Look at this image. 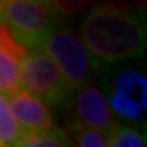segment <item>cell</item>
<instances>
[{
  "mask_svg": "<svg viewBox=\"0 0 147 147\" xmlns=\"http://www.w3.org/2000/svg\"><path fill=\"white\" fill-rule=\"evenodd\" d=\"M146 33V10L121 3L92 7L80 23V39L96 69L144 56Z\"/></svg>",
  "mask_w": 147,
  "mask_h": 147,
  "instance_id": "obj_1",
  "label": "cell"
},
{
  "mask_svg": "<svg viewBox=\"0 0 147 147\" xmlns=\"http://www.w3.org/2000/svg\"><path fill=\"white\" fill-rule=\"evenodd\" d=\"M2 23L21 47L26 51H39L47 34L62 21L53 2L5 0Z\"/></svg>",
  "mask_w": 147,
  "mask_h": 147,
  "instance_id": "obj_2",
  "label": "cell"
},
{
  "mask_svg": "<svg viewBox=\"0 0 147 147\" xmlns=\"http://www.w3.org/2000/svg\"><path fill=\"white\" fill-rule=\"evenodd\" d=\"M39 51L53 59L64 80L74 92L90 84L95 70H98L80 36L64 23L57 25L47 34Z\"/></svg>",
  "mask_w": 147,
  "mask_h": 147,
  "instance_id": "obj_3",
  "label": "cell"
},
{
  "mask_svg": "<svg viewBox=\"0 0 147 147\" xmlns=\"http://www.w3.org/2000/svg\"><path fill=\"white\" fill-rule=\"evenodd\" d=\"M20 88L56 108L69 106L74 96L57 65L42 51H28L21 61Z\"/></svg>",
  "mask_w": 147,
  "mask_h": 147,
  "instance_id": "obj_4",
  "label": "cell"
},
{
  "mask_svg": "<svg viewBox=\"0 0 147 147\" xmlns=\"http://www.w3.org/2000/svg\"><path fill=\"white\" fill-rule=\"evenodd\" d=\"M74 110L77 123L85 127L95 129L105 136H110L119 126L113 110L110 108L108 96L101 88L93 84H87L74 92Z\"/></svg>",
  "mask_w": 147,
  "mask_h": 147,
  "instance_id": "obj_5",
  "label": "cell"
},
{
  "mask_svg": "<svg viewBox=\"0 0 147 147\" xmlns=\"http://www.w3.org/2000/svg\"><path fill=\"white\" fill-rule=\"evenodd\" d=\"M7 100L16 124L23 132H44L57 127L49 106L25 90L20 88L16 93L7 96Z\"/></svg>",
  "mask_w": 147,
  "mask_h": 147,
  "instance_id": "obj_6",
  "label": "cell"
},
{
  "mask_svg": "<svg viewBox=\"0 0 147 147\" xmlns=\"http://www.w3.org/2000/svg\"><path fill=\"white\" fill-rule=\"evenodd\" d=\"M26 53L0 23V95L10 96L20 90V65Z\"/></svg>",
  "mask_w": 147,
  "mask_h": 147,
  "instance_id": "obj_7",
  "label": "cell"
},
{
  "mask_svg": "<svg viewBox=\"0 0 147 147\" xmlns=\"http://www.w3.org/2000/svg\"><path fill=\"white\" fill-rule=\"evenodd\" d=\"M13 147H72L67 132L62 129H51L44 132H23Z\"/></svg>",
  "mask_w": 147,
  "mask_h": 147,
  "instance_id": "obj_8",
  "label": "cell"
},
{
  "mask_svg": "<svg viewBox=\"0 0 147 147\" xmlns=\"http://www.w3.org/2000/svg\"><path fill=\"white\" fill-rule=\"evenodd\" d=\"M23 134L11 115L7 96L0 95V147H13Z\"/></svg>",
  "mask_w": 147,
  "mask_h": 147,
  "instance_id": "obj_9",
  "label": "cell"
},
{
  "mask_svg": "<svg viewBox=\"0 0 147 147\" xmlns=\"http://www.w3.org/2000/svg\"><path fill=\"white\" fill-rule=\"evenodd\" d=\"M67 136L70 139V146L72 147H106L108 146V136L95 131V129L82 126L77 121L70 124Z\"/></svg>",
  "mask_w": 147,
  "mask_h": 147,
  "instance_id": "obj_10",
  "label": "cell"
},
{
  "mask_svg": "<svg viewBox=\"0 0 147 147\" xmlns=\"http://www.w3.org/2000/svg\"><path fill=\"white\" fill-rule=\"evenodd\" d=\"M106 147H146V134L136 126H118L108 136Z\"/></svg>",
  "mask_w": 147,
  "mask_h": 147,
  "instance_id": "obj_11",
  "label": "cell"
},
{
  "mask_svg": "<svg viewBox=\"0 0 147 147\" xmlns=\"http://www.w3.org/2000/svg\"><path fill=\"white\" fill-rule=\"evenodd\" d=\"M87 2H53V7L59 13V16L62 15H74L77 11L84 10Z\"/></svg>",
  "mask_w": 147,
  "mask_h": 147,
  "instance_id": "obj_12",
  "label": "cell"
},
{
  "mask_svg": "<svg viewBox=\"0 0 147 147\" xmlns=\"http://www.w3.org/2000/svg\"><path fill=\"white\" fill-rule=\"evenodd\" d=\"M3 7H5V0H0V23H2V13H3Z\"/></svg>",
  "mask_w": 147,
  "mask_h": 147,
  "instance_id": "obj_13",
  "label": "cell"
}]
</instances>
